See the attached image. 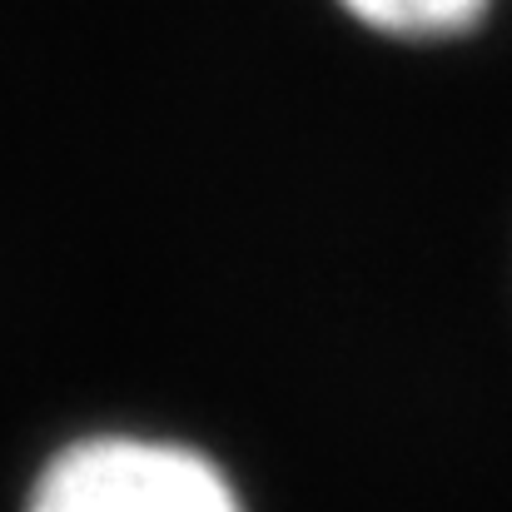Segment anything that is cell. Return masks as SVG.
Returning <instances> with one entry per match:
<instances>
[{
	"label": "cell",
	"instance_id": "obj_1",
	"mask_svg": "<svg viewBox=\"0 0 512 512\" xmlns=\"http://www.w3.org/2000/svg\"><path fill=\"white\" fill-rule=\"evenodd\" d=\"M25 512H244L229 473L165 438L100 433L60 448Z\"/></svg>",
	"mask_w": 512,
	"mask_h": 512
},
{
	"label": "cell",
	"instance_id": "obj_2",
	"mask_svg": "<svg viewBox=\"0 0 512 512\" xmlns=\"http://www.w3.org/2000/svg\"><path fill=\"white\" fill-rule=\"evenodd\" d=\"M339 5L368 30L403 35V40L458 35L488 10V0H339Z\"/></svg>",
	"mask_w": 512,
	"mask_h": 512
}]
</instances>
